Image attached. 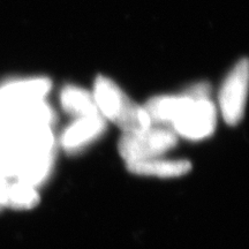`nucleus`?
<instances>
[{"mask_svg":"<svg viewBox=\"0 0 249 249\" xmlns=\"http://www.w3.org/2000/svg\"><path fill=\"white\" fill-rule=\"evenodd\" d=\"M2 208H4V207H2V205H1V203H0V210H1V209H2Z\"/></svg>","mask_w":249,"mask_h":249,"instance_id":"9d476101","label":"nucleus"},{"mask_svg":"<svg viewBox=\"0 0 249 249\" xmlns=\"http://www.w3.org/2000/svg\"><path fill=\"white\" fill-rule=\"evenodd\" d=\"M127 170L135 176L152 177L160 179H176L186 176L192 171L193 165L187 160H170L156 157L150 160L128 161Z\"/></svg>","mask_w":249,"mask_h":249,"instance_id":"0eeeda50","label":"nucleus"},{"mask_svg":"<svg viewBox=\"0 0 249 249\" xmlns=\"http://www.w3.org/2000/svg\"><path fill=\"white\" fill-rule=\"evenodd\" d=\"M61 108L73 118H81L98 113L92 92L79 86L68 85L60 91Z\"/></svg>","mask_w":249,"mask_h":249,"instance_id":"6e6552de","label":"nucleus"},{"mask_svg":"<svg viewBox=\"0 0 249 249\" xmlns=\"http://www.w3.org/2000/svg\"><path fill=\"white\" fill-rule=\"evenodd\" d=\"M40 201L37 187L28 183L18 181H9L6 191L5 207L14 210H30L37 207Z\"/></svg>","mask_w":249,"mask_h":249,"instance_id":"1a4fd4ad","label":"nucleus"},{"mask_svg":"<svg viewBox=\"0 0 249 249\" xmlns=\"http://www.w3.org/2000/svg\"><path fill=\"white\" fill-rule=\"evenodd\" d=\"M185 97L170 128L178 138L188 141H202L210 138L217 127V105L210 96H195L189 92Z\"/></svg>","mask_w":249,"mask_h":249,"instance_id":"7ed1b4c3","label":"nucleus"},{"mask_svg":"<svg viewBox=\"0 0 249 249\" xmlns=\"http://www.w3.org/2000/svg\"><path fill=\"white\" fill-rule=\"evenodd\" d=\"M249 64L247 58H242L229 71L219 93L218 108L224 123L236 126L244 119L248 96Z\"/></svg>","mask_w":249,"mask_h":249,"instance_id":"39448f33","label":"nucleus"},{"mask_svg":"<svg viewBox=\"0 0 249 249\" xmlns=\"http://www.w3.org/2000/svg\"><path fill=\"white\" fill-rule=\"evenodd\" d=\"M52 81L33 76L0 86V127L14 124H44L53 126L55 113L46 101Z\"/></svg>","mask_w":249,"mask_h":249,"instance_id":"f257e3e1","label":"nucleus"},{"mask_svg":"<svg viewBox=\"0 0 249 249\" xmlns=\"http://www.w3.org/2000/svg\"><path fill=\"white\" fill-rule=\"evenodd\" d=\"M91 92L99 116L116 124L123 133L140 132L152 124L144 107L130 98L110 77H96Z\"/></svg>","mask_w":249,"mask_h":249,"instance_id":"f03ea898","label":"nucleus"},{"mask_svg":"<svg viewBox=\"0 0 249 249\" xmlns=\"http://www.w3.org/2000/svg\"><path fill=\"white\" fill-rule=\"evenodd\" d=\"M107 121L98 113L74 118L62 130L59 143L65 151L75 154L97 141L107 130Z\"/></svg>","mask_w":249,"mask_h":249,"instance_id":"423d86ee","label":"nucleus"},{"mask_svg":"<svg viewBox=\"0 0 249 249\" xmlns=\"http://www.w3.org/2000/svg\"><path fill=\"white\" fill-rule=\"evenodd\" d=\"M178 139L170 127L151 124L140 132L123 133L118 151L124 163L163 157L178 144Z\"/></svg>","mask_w":249,"mask_h":249,"instance_id":"20e7f679","label":"nucleus"}]
</instances>
